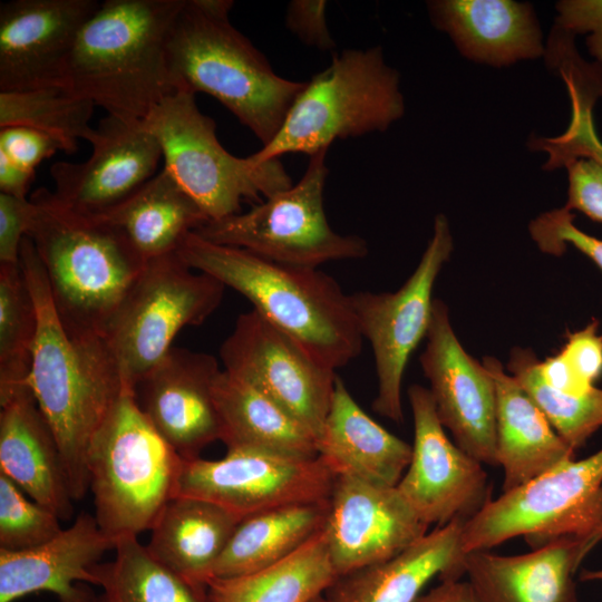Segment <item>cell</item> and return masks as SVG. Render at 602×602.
<instances>
[{
    "mask_svg": "<svg viewBox=\"0 0 602 602\" xmlns=\"http://www.w3.org/2000/svg\"><path fill=\"white\" fill-rule=\"evenodd\" d=\"M464 523L438 526L394 557L338 576L326 598L330 602H415L435 576L440 582L460 580L458 545Z\"/></svg>",
    "mask_w": 602,
    "mask_h": 602,
    "instance_id": "obj_26",
    "label": "cell"
},
{
    "mask_svg": "<svg viewBox=\"0 0 602 602\" xmlns=\"http://www.w3.org/2000/svg\"><path fill=\"white\" fill-rule=\"evenodd\" d=\"M214 401L221 440L227 449L247 448L295 457H317V440L266 395L225 370L219 373Z\"/></svg>",
    "mask_w": 602,
    "mask_h": 602,
    "instance_id": "obj_29",
    "label": "cell"
},
{
    "mask_svg": "<svg viewBox=\"0 0 602 602\" xmlns=\"http://www.w3.org/2000/svg\"><path fill=\"white\" fill-rule=\"evenodd\" d=\"M434 25L468 59L502 67L544 54L533 9L511 0H439L428 4Z\"/></svg>",
    "mask_w": 602,
    "mask_h": 602,
    "instance_id": "obj_25",
    "label": "cell"
},
{
    "mask_svg": "<svg viewBox=\"0 0 602 602\" xmlns=\"http://www.w3.org/2000/svg\"><path fill=\"white\" fill-rule=\"evenodd\" d=\"M19 263L37 312L29 387L55 435L71 498L80 501L89 489V444L128 386L103 338L75 339L66 331L29 236L22 241Z\"/></svg>",
    "mask_w": 602,
    "mask_h": 602,
    "instance_id": "obj_1",
    "label": "cell"
},
{
    "mask_svg": "<svg viewBox=\"0 0 602 602\" xmlns=\"http://www.w3.org/2000/svg\"><path fill=\"white\" fill-rule=\"evenodd\" d=\"M310 602H330V601L326 598L324 594H322V595H319V596L314 598Z\"/></svg>",
    "mask_w": 602,
    "mask_h": 602,
    "instance_id": "obj_49",
    "label": "cell"
},
{
    "mask_svg": "<svg viewBox=\"0 0 602 602\" xmlns=\"http://www.w3.org/2000/svg\"><path fill=\"white\" fill-rule=\"evenodd\" d=\"M114 550L111 562L96 566V602H212L206 584L159 562L137 536L117 540Z\"/></svg>",
    "mask_w": 602,
    "mask_h": 602,
    "instance_id": "obj_33",
    "label": "cell"
},
{
    "mask_svg": "<svg viewBox=\"0 0 602 602\" xmlns=\"http://www.w3.org/2000/svg\"><path fill=\"white\" fill-rule=\"evenodd\" d=\"M98 216L118 227L146 261L175 253L188 233L210 220L164 167Z\"/></svg>",
    "mask_w": 602,
    "mask_h": 602,
    "instance_id": "obj_30",
    "label": "cell"
},
{
    "mask_svg": "<svg viewBox=\"0 0 602 602\" xmlns=\"http://www.w3.org/2000/svg\"><path fill=\"white\" fill-rule=\"evenodd\" d=\"M318 455L336 475L397 486L411 458V445L373 420L337 376Z\"/></svg>",
    "mask_w": 602,
    "mask_h": 602,
    "instance_id": "obj_27",
    "label": "cell"
},
{
    "mask_svg": "<svg viewBox=\"0 0 602 602\" xmlns=\"http://www.w3.org/2000/svg\"><path fill=\"white\" fill-rule=\"evenodd\" d=\"M35 172L16 164L0 152V193L27 198V192L33 179Z\"/></svg>",
    "mask_w": 602,
    "mask_h": 602,
    "instance_id": "obj_46",
    "label": "cell"
},
{
    "mask_svg": "<svg viewBox=\"0 0 602 602\" xmlns=\"http://www.w3.org/2000/svg\"><path fill=\"white\" fill-rule=\"evenodd\" d=\"M95 104L64 84L21 91H0V127L26 126L58 140L65 153L88 142Z\"/></svg>",
    "mask_w": 602,
    "mask_h": 602,
    "instance_id": "obj_34",
    "label": "cell"
},
{
    "mask_svg": "<svg viewBox=\"0 0 602 602\" xmlns=\"http://www.w3.org/2000/svg\"><path fill=\"white\" fill-rule=\"evenodd\" d=\"M57 151H62L61 144L37 129L26 126L0 127V152L28 171L35 172L42 161Z\"/></svg>",
    "mask_w": 602,
    "mask_h": 602,
    "instance_id": "obj_40",
    "label": "cell"
},
{
    "mask_svg": "<svg viewBox=\"0 0 602 602\" xmlns=\"http://www.w3.org/2000/svg\"><path fill=\"white\" fill-rule=\"evenodd\" d=\"M408 398L414 419L409 465L397 489L428 526L467 522L492 498L482 463L445 433L429 389L411 385Z\"/></svg>",
    "mask_w": 602,
    "mask_h": 602,
    "instance_id": "obj_15",
    "label": "cell"
},
{
    "mask_svg": "<svg viewBox=\"0 0 602 602\" xmlns=\"http://www.w3.org/2000/svg\"><path fill=\"white\" fill-rule=\"evenodd\" d=\"M580 577L583 581H594V580L602 581V570H598V571L584 570L582 571Z\"/></svg>",
    "mask_w": 602,
    "mask_h": 602,
    "instance_id": "obj_48",
    "label": "cell"
},
{
    "mask_svg": "<svg viewBox=\"0 0 602 602\" xmlns=\"http://www.w3.org/2000/svg\"><path fill=\"white\" fill-rule=\"evenodd\" d=\"M482 363L495 385L496 456L504 470L503 493L574 459L575 450L502 362L487 356Z\"/></svg>",
    "mask_w": 602,
    "mask_h": 602,
    "instance_id": "obj_24",
    "label": "cell"
},
{
    "mask_svg": "<svg viewBox=\"0 0 602 602\" xmlns=\"http://www.w3.org/2000/svg\"><path fill=\"white\" fill-rule=\"evenodd\" d=\"M327 506L328 501L291 504L244 517L212 577L249 574L287 559L323 530Z\"/></svg>",
    "mask_w": 602,
    "mask_h": 602,
    "instance_id": "obj_31",
    "label": "cell"
},
{
    "mask_svg": "<svg viewBox=\"0 0 602 602\" xmlns=\"http://www.w3.org/2000/svg\"><path fill=\"white\" fill-rule=\"evenodd\" d=\"M97 0H11L0 6V91L62 84Z\"/></svg>",
    "mask_w": 602,
    "mask_h": 602,
    "instance_id": "obj_19",
    "label": "cell"
},
{
    "mask_svg": "<svg viewBox=\"0 0 602 602\" xmlns=\"http://www.w3.org/2000/svg\"><path fill=\"white\" fill-rule=\"evenodd\" d=\"M337 579L324 535L319 532L287 559L232 577H211L212 602H310Z\"/></svg>",
    "mask_w": 602,
    "mask_h": 602,
    "instance_id": "obj_32",
    "label": "cell"
},
{
    "mask_svg": "<svg viewBox=\"0 0 602 602\" xmlns=\"http://www.w3.org/2000/svg\"><path fill=\"white\" fill-rule=\"evenodd\" d=\"M88 142L93 153L85 162L50 167L54 198L82 214L100 215L122 203L156 174L163 157L158 140L140 120L107 115Z\"/></svg>",
    "mask_w": 602,
    "mask_h": 602,
    "instance_id": "obj_18",
    "label": "cell"
},
{
    "mask_svg": "<svg viewBox=\"0 0 602 602\" xmlns=\"http://www.w3.org/2000/svg\"><path fill=\"white\" fill-rule=\"evenodd\" d=\"M428 527L396 486L337 475L322 533L338 577L394 557Z\"/></svg>",
    "mask_w": 602,
    "mask_h": 602,
    "instance_id": "obj_17",
    "label": "cell"
},
{
    "mask_svg": "<svg viewBox=\"0 0 602 602\" xmlns=\"http://www.w3.org/2000/svg\"><path fill=\"white\" fill-rule=\"evenodd\" d=\"M516 536H524L532 550L561 538H602V448L503 493L464 523L460 577L465 554Z\"/></svg>",
    "mask_w": 602,
    "mask_h": 602,
    "instance_id": "obj_9",
    "label": "cell"
},
{
    "mask_svg": "<svg viewBox=\"0 0 602 602\" xmlns=\"http://www.w3.org/2000/svg\"><path fill=\"white\" fill-rule=\"evenodd\" d=\"M415 602H475L467 581H443Z\"/></svg>",
    "mask_w": 602,
    "mask_h": 602,
    "instance_id": "obj_47",
    "label": "cell"
},
{
    "mask_svg": "<svg viewBox=\"0 0 602 602\" xmlns=\"http://www.w3.org/2000/svg\"><path fill=\"white\" fill-rule=\"evenodd\" d=\"M35 214L31 200L0 193V263L18 264Z\"/></svg>",
    "mask_w": 602,
    "mask_h": 602,
    "instance_id": "obj_43",
    "label": "cell"
},
{
    "mask_svg": "<svg viewBox=\"0 0 602 602\" xmlns=\"http://www.w3.org/2000/svg\"><path fill=\"white\" fill-rule=\"evenodd\" d=\"M598 542L561 538L520 555L473 551L460 574L475 602H579L573 575Z\"/></svg>",
    "mask_w": 602,
    "mask_h": 602,
    "instance_id": "obj_22",
    "label": "cell"
},
{
    "mask_svg": "<svg viewBox=\"0 0 602 602\" xmlns=\"http://www.w3.org/2000/svg\"><path fill=\"white\" fill-rule=\"evenodd\" d=\"M27 236L43 265L57 313L71 338H103L146 260L98 215L59 204L45 187L32 193Z\"/></svg>",
    "mask_w": 602,
    "mask_h": 602,
    "instance_id": "obj_4",
    "label": "cell"
},
{
    "mask_svg": "<svg viewBox=\"0 0 602 602\" xmlns=\"http://www.w3.org/2000/svg\"><path fill=\"white\" fill-rule=\"evenodd\" d=\"M242 520L213 502L174 496L154 523L146 546L173 571L206 584Z\"/></svg>",
    "mask_w": 602,
    "mask_h": 602,
    "instance_id": "obj_28",
    "label": "cell"
},
{
    "mask_svg": "<svg viewBox=\"0 0 602 602\" xmlns=\"http://www.w3.org/2000/svg\"><path fill=\"white\" fill-rule=\"evenodd\" d=\"M574 217L565 207L544 212L530 223V234L538 249L547 254L562 255L570 244L602 270V240L580 230Z\"/></svg>",
    "mask_w": 602,
    "mask_h": 602,
    "instance_id": "obj_38",
    "label": "cell"
},
{
    "mask_svg": "<svg viewBox=\"0 0 602 602\" xmlns=\"http://www.w3.org/2000/svg\"><path fill=\"white\" fill-rule=\"evenodd\" d=\"M220 358L223 370L266 395L319 438L338 376L334 370L253 309L237 317Z\"/></svg>",
    "mask_w": 602,
    "mask_h": 602,
    "instance_id": "obj_14",
    "label": "cell"
},
{
    "mask_svg": "<svg viewBox=\"0 0 602 602\" xmlns=\"http://www.w3.org/2000/svg\"><path fill=\"white\" fill-rule=\"evenodd\" d=\"M327 152L310 156L297 184L246 212L208 220L194 232L212 243L295 266L319 268L330 261L365 258L368 244L361 236L337 233L328 222L323 207Z\"/></svg>",
    "mask_w": 602,
    "mask_h": 602,
    "instance_id": "obj_11",
    "label": "cell"
},
{
    "mask_svg": "<svg viewBox=\"0 0 602 602\" xmlns=\"http://www.w3.org/2000/svg\"><path fill=\"white\" fill-rule=\"evenodd\" d=\"M140 123L158 140L164 168L210 220L240 213L243 201H260L293 185L279 158L259 163L252 155L229 153L214 120L188 90L176 89Z\"/></svg>",
    "mask_w": 602,
    "mask_h": 602,
    "instance_id": "obj_8",
    "label": "cell"
},
{
    "mask_svg": "<svg viewBox=\"0 0 602 602\" xmlns=\"http://www.w3.org/2000/svg\"><path fill=\"white\" fill-rule=\"evenodd\" d=\"M538 372L546 385L564 394L582 395L594 387L584 383L560 352L540 361Z\"/></svg>",
    "mask_w": 602,
    "mask_h": 602,
    "instance_id": "obj_45",
    "label": "cell"
},
{
    "mask_svg": "<svg viewBox=\"0 0 602 602\" xmlns=\"http://www.w3.org/2000/svg\"><path fill=\"white\" fill-rule=\"evenodd\" d=\"M336 476L319 455L227 449L221 459H184L175 496L210 501L244 518L280 506L327 502Z\"/></svg>",
    "mask_w": 602,
    "mask_h": 602,
    "instance_id": "obj_13",
    "label": "cell"
},
{
    "mask_svg": "<svg viewBox=\"0 0 602 602\" xmlns=\"http://www.w3.org/2000/svg\"><path fill=\"white\" fill-rule=\"evenodd\" d=\"M220 372L214 356L173 347L134 387L142 411L184 459L221 440L213 394Z\"/></svg>",
    "mask_w": 602,
    "mask_h": 602,
    "instance_id": "obj_20",
    "label": "cell"
},
{
    "mask_svg": "<svg viewBox=\"0 0 602 602\" xmlns=\"http://www.w3.org/2000/svg\"><path fill=\"white\" fill-rule=\"evenodd\" d=\"M426 338L420 365L440 423L468 455L482 464L498 466L494 380L460 344L440 299L434 300Z\"/></svg>",
    "mask_w": 602,
    "mask_h": 602,
    "instance_id": "obj_16",
    "label": "cell"
},
{
    "mask_svg": "<svg viewBox=\"0 0 602 602\" xmlns=\"http://www.w3.org/2000/svg\"><path fill=\"white\" fill-rule=\"evenodd\" d=\"M573 372L586 385L602 375V334L599 321L592 319L584 328L566 334V341L559 351Z\"/></svg>",
    "mask_w": 602,
    "mask_h": 602,
    "instance_id": "obj_42",
    "label": "cell"
},
{
    "mask_svg": "<svg viewBox=\"0 0 602 602\" xmlns=\"http://www.w3.org/2000/svg\"><path fill=\"white\" fill-rule=\"evenodd\" d=\"M36 333V307L20 263H0V399L29 387Z\"/></svg>",
    "mask_w": 602,
    "mask_h": 602,
    "instance_id": "obj_35",
    "label": "cell"
},
{
    "mask_svg": "<svg viewBox=\"0 0 602 602\" xmlns=\"http://www.w3.org/2000/svg\"><path fill=\"white\" fill-rule=\"evenodd\" d=\"M60 521L0 473V550L21 552L40 546L64 530Z\"/></svg>",
    "mask_w": 602,
    "mask_h": 602,
    "instance_id": "obj_37",
    "label": "cell"
},
{
    "mask_svg": "<svg viewBox=\"0 0 602 602\" xmlns=\"http://www.w3.org/2000/svg\"><path fill=\"white\" fill-rule=\"evenodd\" d=\"M224 289L176 252L148 260L103 336L123 382L134 389L183 328L202 324L219 308Z\"/></svg>",
    "mask_w": 602,
    "mask_h": 602,
    "instance_id": "obj_10",
    "label": "cell"
},
{
    "mask_svg": "<svg viewBox=\"0 0 602 602\" xmlns=\"http://www.w3.org/2000/svg\"><path fill=\"white\" fill-rule=\"evenodd\" d=\"M115 545L95 516L81 512L71 526L40 546L0 550V602L36 592L52 593L58 602H96L97 595L84 584L97 586L96 566Z\"/></svg>",
    "mask_w": 602,
    "mask_h": 602,
    "instance_id": "obj_21",
    "label": "cell"
},
{
    "mask_svg": "<svg viewBox=\"0 0 602 602\" xmlns=\"http://www.w3.org/2000/svg\"><path fill=\"white\" fill-rule=\"evenodd\" d=\"M185 0H105L85 22L62 84L127 122L176 90L168 42Z\"/></svg>",
    "mask_w": 602,
    "mask_h": 602,
    "instance_id": "obj_3",
    "label": "cell"
},
{
    "mask_svg": "<svg viewBox=\"0 0 602 602\" xmlns=\"http://www.w3.org/2000/svg\"><path fill=\"white\" fill-rule=\"evenodd\" d=\"M231 0H185L168 57L176 89L216 98L262 146L280 130L304 81L278 75L230 20Z\"/></svg>",
    "mask_w": 602,
    "mask_h": 602,
    "instance_id": "obj_5",
    "label": "cell"
},
{
    "mask_svg": "<svg viewBox=\"0 0 602 602\" xmlns=\"http://www.w3.org/2000/svg\"><path fill=\"white\" fill-rule=\"evenodd\" d=\"M327 4L323 0H293L287 8L288 29L300 41L319 50H331L336 47L327 25Z\"/></svg>",
    "mask_w": 602,
    "mask_h": 602,
    "instance_id": "obj_44",
    "label": "cell"
},
{
    "mask_svg": "<svg viewBox=\"0 0 602 602\" xmlns=\"http://www.w3.org/2000/svg\"><path fill=\"white\" fill-rule=\"evenodd\" d=\"M567 200L564 207L577 210L591 220L602 223V153L569 162Z\"/></svg>",
    "mask_w": 602,
    "mask_h": 602,
    "instance_id": "obj_39",
    "label": "cell"
},
{
    "mask_svg": "<svg viewBox=\"0 0 602 602\" xmlns=\"http://www.w3.org/2000/svg\"><path fill=\"white\" fill-rule=\"evenodd\" d=\"M184 458L159 435L125 387L87 453L95 518L114 541L152 530L175 496Z\"/></svg>",
    "mask_w": 602,
    "mask_h": 602,
    "instance_id": "obj_6",
    "label": "cell"
},
{
    "mask_svg": "<svg viewBox=\"0 0 602 602\" xmlns=\"http://www.w3.org/2000/svg\"><path fill=\"white\" fill-rule=\"evenodd\" d=\"M0 473L61 521L72 515L60 452L30 387L0 399Z\"/></svg>",
    "mask_w": 602,
    "mask_h": 602,
    "instance_id": "obj_23",
    "label": "cell"
},
{
    "mask_svg": "<svg viewBox=\"0 0 602 602\" xmlns=\"http://www.w3.org/2000/svg\"><path fill=\"white\" fill-rule=\"evenodd\" d=\"M453 249L448 220L438 214L417 268L400 289L350 294L359 331L369 341L375 358L378 389L372 408L398 424L404 420L401 383L405 369L428 332L434 285Z\"/></svg>",
    "mask_w": 602,
    "mask_h": 602,
    "instance_id": "obj_12",
    "label": "cell"
},
{
    "mask_svg": "<svg viewBox=\"0 0 602 602\" xmlns=\"http://www.w3.org/2000/svg\"><path fill=\"white\" fill-rule=\"evenodd\" d=\"M404 113L400 77L382 48L344 49L305 82L278 134L252 157L262 163L287 153L312 156L337 139L383 132Z\"/></svg>",
    "mask_w": 602,
    "mask_h": 602,
    "instance_id": "obj_7",
    "label": "cell"
},
{
    "mask_svg": "<svg viewBox=\"0 0 602 602\" xmlns=\"http://www.w3.org/2000/svg\"><path fill=\"white\" fill-rule=\"evenodd\" d=\"M176 253L191 269L245 297L253 310L322 366L337 371L361 352L363 338L350 294L318 268L274 262L195 232L184 237Z\"/></svg>",
    "mask_w": 602,
    "mask_h": 602,
    "instance_id": "obj_2",
    "label": "cell"
},
{
    "mask_svg": "<svg viewBox=\"0 0 602 602\" xmlns=\"http://www.w3.org/2000/svg\"><path fill=\"white\" fill-rule=\"evenodd\" d=\"M532 349L516 347L506 369L544 412L560 437L574 450L582 447L602 426V389L593 387L582 395H569L551 388L538 372Z\"/></svg>",
    "mask_w": 602,
    "mask_h": 602,
    "instance_id": "obj_36",
    "label": "cell"
},
{
    "mask_svg": "<svg viewBox=\"0 0 602 602\" xmlns=\"http://www.w3.org/2000/svg\"><path fill=\"white\" fill-rule=\"evenodd\" d=\"M556 25L571 37L589 33L586 47L602 68V0H565L556 4Z\"/></svg>",
    "mask_w": 602,
    "mask_h": 602,
    "instance_id": "obj_41",
    "label": "cell"
}]
</instances>
